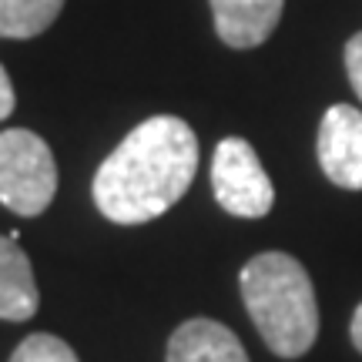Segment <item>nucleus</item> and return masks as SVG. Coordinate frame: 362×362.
Instances as JSON below:
<instances>
[{
  "label": "nucleus",
  "instance_id": "obj_1",
  "mask_svg": "<svg viewBox=\"0 0 362 362\" xmlns=\"http://www.w3.org/2000/svg\"><path fill=\"white\" fill-rule=\"evenodd\" d=\"M198 171V138L188 121L155 115L101 161L90 194L115 225H144L165 215L192 188Z\"/></svg>",
  "mask_w": 362,
  "mask_h": 362
},
{
  "label": "nucleus",
  "instance_id": "obj_2",
  "mask_svg": "<svg viewBox=\"0 0 362 362\" xmlns=\"http://www.w3.org/2000/svg\"><path fill=\"white\" fill-rule=\"evenodd\" d=\"M242 302L262 342L279 359H298L315 346L319 305L305 265L285 252H262L238 275Z\"/></svg>",
  "mask_w": 362,
  "mask_h": 362
},
{
  "label": "nucleus",
  "instance_id": "obj_3",
  "mask_svg": "<svg viewBox=\"0 0 362 362\" xmlns=\"http://www.w3.org/2000/svg\"><path fill=\"white\" fill-rule=\"evenodd\" d=\"M57 194V165L47 141L27 128L0 131V205L37 218Z\"/></svg>",
  "mask_w": 362,
  "mask_h": 362
},
{
  "label": "nucleus",
  "instance_id": "obj_4",
  "mask_svg": "<svg viewBox=\"0 0 362 362\" xmlns=\"http://www.w3.org/2000/svg\"><path fill=\"white\" fill-rule=\"evenodd\" d=\"M211 192L235 218H265L275 205L272 178L245 138H221L211 158Z\"/></svg>",
  "mask_w": 362,
  "mask_h": 362
},
{
  "label": "nucleus",
  "instance_id": "obj_5",
  "mask_svg": "<svg viewBox=\"0 0 362 362\" xmlns=\"http://www.w3.org/2000/svg\"><path fill=\"white\" fill-rule=\"evenodd\" d=\"M319 168L332 185L362 192V111L352 104H332L322 115L315 138Z\"/></svg>",
  "mask_w": 362,
  "mask_h": 362
},
{
  "label": "nucleus",
  "instance_id": "obj_6",
  "mask_svg": "<svg viewBox=\"0 0 362 362\" xmlns=\"http://www.w3.org/2000/svg\"><path fill=\"white\" fill-rule=\"evenodd\" d=\"M208 4L215 34L235 51L262 47L279 27L285 7V0H208Z\"/></svg>",
  "mask_w": 362,
  "mask_h": 362
},
{
  "label": "nucleus",
  "instance_id": "obj_7",
  "mask_svg": "<svg viewBox=\"0 0 362 362\" xmlns=\"http://www.w3.org/2000/svg\"><path fill=\"white\" fill-rule=\"evenodd\" d=\"M165 362H252L242 339L215 319H188L168 339Z\"/></svg>",
  "mask_w": 362,
  "mask_h": 362
},
{
  "label": "nucleus",
  "instance_id": "obj_8",
  "mask_svg": "<svg viewBox=\"0 0 362 362\" xmlns=\"http://www.w3.org/2000/svg\"><path fill=\"white\" fill-rule=\"evenodd\" d=\"M40 305V292L34 282V269L17 238L0 235V319L27 322Z\"/></svg>",
  "mask_w": 362,
  "mask_h": 362
},
{
  "label": "nucleus",
  "instance_id": "obj_9",
  "mask_svg": "<svg viewBox=\"0 0 362 362\" xmlns=\"http://www.w3.org/2000/svg\"><path fill=\"white\" fill-rule=\"evenodd\" d=\"M61 11L64 0H0V37H37L57 21Z\"/></svg>",
  "mask_w": 362,
  "mask_h": 362
},
{
  "label": "nucleus",
  "instance_id": "obj_10",
  "mask_svg": "<svg viewBox=\"0 0 362 362\" xmlns=\"http://www.w3.org/2000/svg\"><path fill=\"white\" fill-rule=\"evenodd\" d=\"M11 362H78V352L71 349L61 336L30 332V336L13 349Z\"/></svg>",
  "mask_w": 362,
  "mask_h": 362
},
{
  "label": "nucleus",
  "instance_id": "obj_11",
  "mask_svg": "<svg viewBox=\"0 0 362 362\" xmlns=\"http://www.w3.org/2000/svg\"><path fill=\"white\" fill-rule=\"evenodd\" d=\"M342 57H346V74H349L352 90L359 94V101H362V30L346 40V54Z\"/></svg>",
  "mask_w": 362,
  "mask_h": 362
},
{
  "label": "nucleus",
  "instance_id": "obj_12",
  "mask_svg": "<svg viewBox=\"0 0 362 362\" xmlns=\"http://www.w3.org/2000/svg\"><path fill=\"white\" fill-rule=\"evenodd\" d=\"M13 104H17V98H13V84H11V78H7L4 64H0V121H7V117L13 115Z\"/></svg>",
  "mask_w": 362,
  "mask_h": 362
},
{
  "label": "nucleus",
  "instance_id": "obj_13",
  "mask_svg": "<svg viewBox=\"0 0 362 362\" xmlns=\"http://www.w3.org/2000/svg\"><path fill=\"white\" fill-rule=\"evenodd\" d=\"M349 339H352V346L362 352V302H359V309L352 312V325H349Z\"/></svg>",
  "mask_w": 362,
  "mask_h": 362
}]
</instances>
